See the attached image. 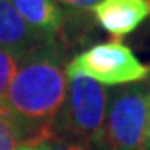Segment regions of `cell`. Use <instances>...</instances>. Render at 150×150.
I'll use <instances>...</instances> for the list:
<instances>
[{"label": "cell", "instance_id": "4", "mask_svg": "<svg viewBox=\"0 0 150 150\" xmlns=\"http://www.w3.org/2000/svg\"><path fill=\"white\" fill-rule=\"evenodd\" d=\"M65 72L69 79L83 75L103 85H127L149 80L150 65L142 64L120 40H110L75 55Z\"/></svg>", "mask_w": 150, "mask_h": 150}, {"label": "cell", "instance_id": "10", "mask_svg": "<svg viewBox=\"0 0 150 150\" xmlns=\"http://www.w3.org/2000/svg\"><path fill=\"white\" fill-rule=\"evenodd\" d=\"M67 8L69 13H87L102 0H57Z\"/></svg>", "mask_w": 150, "mask_h": 150}, {"label": "cell", "instance_id": "7", "mask_svg": "<svg viewBox=\"0 0 150 150\" xmlns=\"http://www.w3.org/2000/svg\"><path fill=\"white\" fill-rule=\"evenodd\" d=\"M18 15L40 35L64 40L65 13L57 0H8Z\"/></svg>", "mask_w": 150, "mask_h": 150}, {"label": "cell", "instance_id": "9", "mask_svg": "<svg viewBox=\"0 0 150 150\" xmlns=\"http://www.w3.org/2000/svg\"><path fill=\"white\" fill-rule=\"evenodd\" d=\"M18 69V59L15 55L0 48V107L7 105V97Z\"/></svg>", "mask_w": 150, "mask_h": 150}, {"label": "cell", "instance_id": "2", "mask_svg": "<svg viewBox=\"0 0 150 150\" xmlns=\"http://www.w3.org/2000/svg\"><path fill=\"white\" fill-rule=\"evenodd\" d=\"M108 95L95 80L83 75L69 79L67 95L54 120L55 139L102 150Z\"/></svg>", "mask_w": 150, "mask_h": 150}, {"label": "cell", "instance_id": "8", "mask_svg": "<svg viewBox=\"0 0 150 150\" xmlns=\"http://www.w3.org/2000/svg\"><path fill=\"white\" fill-rule=\"evenodd\" d=\"M22 147L18 118L8 105L0 107V150H17Z\"/></svg>", "mask_w": 150, "mask_h": 150}, {"label": "cell", "instance_id": "12", "mask_svg": "<svg viewBox=\"0 0 150 150\" xmlns=\"http://www.w3.org/2000/svg\"><path fill=\"white\" fill-rule=\"evenodd\" d=\"M17 150H47V145H35V147H28V145H23V147H18Z\"/></svg>", "mask_w": 150, "mask_h": 150}, {"label": "cell", "instance_id": "6", "mask_svg": "<svg viewBox=\"0 0 150 150\" xmlns=\"http://www.w3.org/2000/svg\"><path fill=\"white\" fill-rule=\"evenodd\" d=\"M47 42H52V38L35 32L8 0H0V48L12 52L20 60Z\"/></svg>", "mask_w": 150, "mask_h": 150}, {"label": "cell", "instance_id": "3", "mask_svg": "<svg viewBox=\"0 0 150 150\" xmlns=\"http://www.w3.org/2000/svg\"><path fill=\"white\" fill-rule=\"evenodd\" d=\"M149 117V82L117 90L107 107L102 150H145Z\"/></svg>", "mask_w": 150, "mask_h": 150}, {"label": "cell", "instance_id": "11", "mask_svg": "<svg viewBox=\"0 0 150 150\" xmlns=\"http://www.w3.org/2000/svg\"><path fill=\"white\" fill-rule=\"evenodd\" d=\"M45 145H47V150H95L92 147H88V145L69 142V140H62V139H52Z\"/></svg>", "mask_w": 150, "mask_h": 150}, {"label": "cell", "instance_id": "5", "mask_svg": "<svg viewBox=\"0 0 150 150\" xmlns=\"http://www.w3.org/2000/svg\"><path fill=\"white\" fill-rule=\"evenodd\" d=\"M90 12L105 32L120 38L150 17V0H102Z\"/></svg>", "mask_w": 150, "mask_h": 150}, {"label": "cell", "instance_id": "13", "mask_svg": "<svg viewBox=\"0 0 150 150\" xmlns=\"http://www.w3.org/2000/svg\"><path fill=\"white\" fill-rule=\"evenodd\" d=\"M145 150H150V117H149V130H147V145Z\"/></svg>", "mask_w": 150, "mask_h": 150}, {"label": "cell", "instance_id": "1", "mask_svg": "<svg viewBox=\"0 0 150 150\" xmlns=\"http://www.w3.org/2000/svg\"><path fill=\"white\" fill-rule=\"evenodd\" d=\"M65 54L60 40H52L18 60L7 105L23 120L54 123L67 95Z\"/></svg>", "mask_w": 150, "mask_h": 150}]
</instances>
